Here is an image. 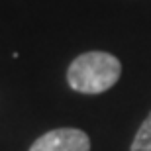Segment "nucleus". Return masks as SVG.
<instances>
[{
    "label": "nucleus",
    "instance_id": "nucleus-1",
    "mask_svg": "<svg viewBox=\"0 0 151 151\" xmlns=\"http://www.w3.org/2000/svg\"><path fill=\"white\" fill-rule=\"evenodd\" d=\"M122 75V63L106 51H88L78 55L67 69V83L75 92L100 94L112 88Z\"/></svg>",
    "mask_w": 151,
    "mask_h": 151
},
{
    "label": "nucleus",
    "instance_id": "nucleus-2",
    "mask_svg": "<svg viewBox=\"0 0 151 151\" xmlns=\"http://www.w3.org/2000/svg\"><path fill=\"white\" fill-rule=\"evenodd\" d=\"M29 151H90V139L83 129L59 128L37 137Z\"/></svg>",
    "mask_w": 151,
    "mask_h": 151
},
{
    "label": "nucleus",
    "instance_id": "nucleus-3",
    "mask_svg": "<svg viewBox=\"0 0 151 151\" xmlns=\"http://www.w3.org/2000/svg\"><path fill=\"white\" fill-rule=\"evenodd\" d=\"M129 151H151V112L139 126L134 141H132Z\"/></svg>",
    "mask_w": 151,
    "mask_h": 151
}]
</instances>
